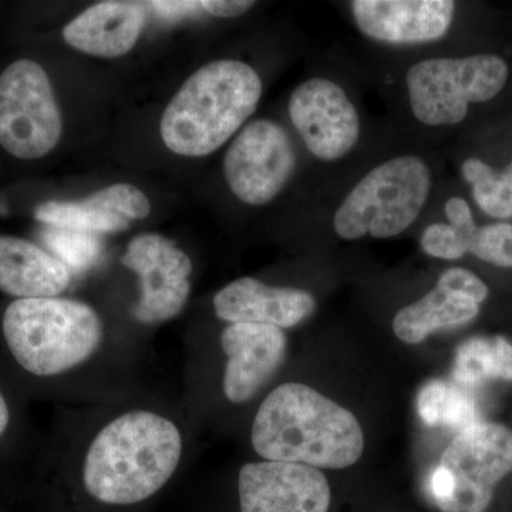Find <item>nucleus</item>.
<instances>
[{"label": "nucleus", "mask_w": 512, "mask_h": 512, "mask_svg": "<svg viewBox=\"0 0 512 512\" xmlns=\"http://www.w3.org/2000/svg\"><path fill=\"white\" fill-rule=\"evenodd\" d=\"M454 379L473 386L487 380H512V345L504 338H474L458 348Z\"/></svg>", "instance_id": "obj_20"}, {"label": "nucleus", "mask_w": 512, "mask_h": 512, "mask_svg": "<svg viewBox=\"0 0 512 512\" xmlns=\"http://www.w3.org/2000/svg\"><path fill=\"white\" fill-rule=\"evenodd\" d=\"M431 191L429 164L417 156L384 161L350 190L333 217L345 241L402 235L419 218Z\"/></svg>", "instance_id": "obj_5"}, {"label": "nucleus", "mask_w": 512, "mask_h": 512, "mask_svg": "<svg viewBox=\"0 0 512 512\" xmlns=\"http://www.w3.org/2000/svg\"><path fill=\"white\" fill-rule=\"evenodd\" d=\"M444 212H446L448 225L456 229L461 241L464 242V247L467 249L468 239L471 238V235L477 229L470 205L463 198L453 197L444 205Z\"/></svg>", "instance_id": "obj_27"}, {"label": "nucleus", "mask_w": 512, "mask_h": 512, "mask_svg": "<svg viewBox=\"0 0 512 512\" xmlns=\"http://www.w3.org/2000/svg\"><path fill=\"white\" fill-rule=\"evenodd\" d=\"M512 473V430L476 423L458 431L431 474L430 490L441 512H485L495 488Z\"/></svg>", "instance_id": "obj_6"}, {"label": "nucleus", "mask_w": 512, "mask_h": 512, "mask_svg": "<svg viewBox=\"0 0 512 512\" xmlns=\"http://www.w3.org/2000/svg\"><path fill=\"white\" fill-rule=\"evenodd\" d=\"M181 454L183 439L173 421L144 410L121 414L87 451L84 487L104 504L141 503L173 477Z\"/></svg>", "instance_id": "obj_2"}, {"label": "nucleus", "mask_w": 512, "mask_h": 512, "mask_svg": "<svg viewBox=\"0 0 512 512\" xmlns=\"http://www.w3.org/2000/svg\"><path fill=\"white\" fill-rule=\"evenodd\" d=\"M420 247L424 254L431 258L446 259V261H454L467 254L464 242L461 241L456 229L444 222L431 224L424 229L420 238Z\"/></svg>", "instance_id": "obj_25"}, {"label": "nucleus", "mask_w": 512, "mask_h": 512, "mask_svg": "<svg viewBox=\"0 0 512 512\" xmlns=\"http://www.w3.org/2000/svg\"><path fill=\"white\" fill-rule=\"evenodd\" d=\"M150 201L130 184H116L94 192L83 201H47L37 205L35 218L49 227L76 229L89 234L126 231L131 221L150 214Z\"/></svg>", "instance_id": "obj_15"}, {"label": "nucleus", "mask_w": 512, "mask_h": 512, "mask_svg": "<svg viewBox=\"0 0 512 512\" xmlns=\"http://www.w3.org/2000/svg\"><path fill=\"white\" fill-rule=\"evenodd\" d=\"M147 3H97L63 29L67 45L86 55L114 59L136 46L147 20Z\"/></svg>", "instance_id": "obj_17"}, {"label": "nucleus", "mask_w": 512, "mask_h": 512, "mask_svg": "<svg viewBox=\"0 0 512 512\" xmlns=\"http://www.w3.org/2000/svg\"><path fill=\"white\" fill-rule=\"evenodd\" d=\"M227 355L224 394L229 402L245 403L275 375L284 363V329L258 323H232L221 335Z\"/></svg>", "instance_id": "obj_14"}, {"label": "nucleus", "mask_w": 512, "mask_h": 512, "mask_svg": "<svg viewBox=\"0 0 512 512\" xmlns=\"http://www.w3.org/2000/svg\"><path fill=\"white\" fill-rule=\"evenodd\" d=\"M463 175L473 187L474 200L485 214L497 220H510L512 200L501 173L478 158H468L463 163Z\"/></svg>", "instance_id": "obj_21"}, {"label": "nucleus", "mask_w": 512, "mask_h": 512, "mask_svg": "<svg viewBox=\"0 0 512 512\" xmlns=\"http://www.w3.org/2000/svg\"><path fill=\"white\" fill-rule=\"evenodd\" d=\"M218 318L229 323H258L288 329L312 315L316 301L311 292L262 284L241 278L215 295Z\"/></svg>", "instance_id": "obj_16"}, {"label": "nucleus", "mask_w": 512, "mask_h": 512, "mask_svg": "<svg viewBox=\"0 0 512 512\" xmlns=\"http://www.w3.org/2000/svg\"><path fill=\"white\" fill-rule=\"evenodd\" d=\"M503 175V180L505 183V187H507L508 192H510L511 200H512V163L505 168Z\"/></svg>", "instance_id": "obj_31"}, {"label": "nucleus", "mask_w": 512, "mask_h": 512, "mask_svg": "<svg viewBox=\"0 0 512 512\" xmlns=\"http://www.w3.org/2000/svg\"><path fill=\"white\" fill-rule=\"evenodd\" d=\"M437 285L443 286L448 291L458 293V295L466 296L478 305L483 303L488 298V293H490V289L484 284V281H481L473 272L460 268V266L444 271L440 275Z\"/></svg>", "instance_id": "obj_26"}, {"label": "nucleus", "mask_w": 512, "mask_h": 512, "mask_svg": "<svg viewBox=\"0 0 512 512\" xmlns=\"http://www.w3.org/2000/svg\"><path fill=\"white\" fill-rule=\"evenodd\" d=\"M3 335L23 369L36 376H56L96 352L103 326L87 303L62 298L18 299L3 316Z\"/></svg>", "instance_id": "obj_4"}, {"label": "nucleus", "mask_w": 512, "mask_h": 512, "mask_svg": "<svg viewBox=\"0 0 512 512\" xmlns=\"http://www.w3.org/2000/svg\"><path fill=\"white\" fill-rule=\"evenodd\" d=\"M467 252L487 264L512 268V224H498L477 227L468 239Z\"/></svg>", "instance_id": "obj_23"}, {"label": "nucleus", "mask_w": 512, "mask_h": 512, "mask_svg": "<svg viewBox=\"0 0 512 512\" xmlns=\"http://www.w3.org/2000/svg\"><path fill=\"white\" fill-rule=\"evenodd\" d=\"M458 400V389L443 380H431L421 387L419 414L429 427L448 426Z\"/></svg>", "instance_id": "obj_24"}, {"label": "nucleus", "mask_w": 512, "mask_h": 512, "mask_svg": "<svg viewBox=\"0 0 512 512\" xmlns=\"http://www.w3.org/2000/svg\"><path fill=\"white\" fill-rule=\"evenodd\" d=\"M42 239L70 271H86L99 261L101 255L100 239L89 232L49 227L42 232Z\"/></svg>", "instance_id": "obj_22"}, {"label": "nucleus", "mask_w": 512, "mask_h": 512, "mask_svg": "<svg viewBox=\"0 0 512 512\" xmlns=\"http://www.w3.org/2000/svg\"><path fill=\"white\" fill-rule=\"evenodd\" d=\"M241 512H329L332 493L318 468L262 461L239 471Z\"/></svg>", "instance_id": "obj_12"}, {"label": "nucleus", "mask_w": 512, "mask_h": 512, "mask_svg": "<svg viewBox=\"0 0 512 512\" xmlns=\"http://www.w3.org/2000/svg\"><path fill=\"white\" fill-rule=\"evenodd\" d=\"M70 276L62 261L33 242L0 237V291L19 299L56 298Z\"/></svg>", "instance_id": "obj_18"}, {"label": "nucleus", "mask_w": 512, "mask_h": 512, "mask_svg": "<svg viewBox=\"0 0 512 512\" xmlns=\"http://www.w3.org/2000/svg\"><path fill=\"white\" fill-rule=\"evenodd\" d=\"M201 9L215 18H238L245 15L254 6L249 0H204L200 2Z\"/></svg>", "instance_id": "obj_28"}, {"label": "nucleus", "mask_w": 512, "mask_h": 512, "mask_svg": "<svg viewBox=\"0 0 512 512\" xmlns=\"http://www.w3.org/2000/svg\"><path fill=\"white\" fill-rule=\"evenodd\" d=\"M289 134L272 120H255L242 128L224 157L225 180L244 204L274 201L296 170Z\"/></svg>", "instance_id": "obj_9"}, {"label": "nucleus", "mask_w": 512, "mask_h": 512, "mask_svg": "<svg viewBox=\"0 0 512 512\" xmlns=\"http://www.w3.org/2000/svg\"><path fill=\"white\" fill-rule=\"evenodd\" d=\"M148 6L167 19L184 18L194 10L201 9L200 2H150Z\"/></svg>", "instance_id": "obj_29"}, {"label": "nucleus", "mask_w": 512, "mask_h": 512, "mask_svg": "<svg viewBox=\"0 0 512 512\" xmlns=\"http://www.w3.org/2000/svg\"><path fill=\"white\" fill-rule=\"evenodd\" d=\"M262 96L259 74L239 60H215L188 77L161 117L165 147L205 157L237 134Z\"/></svg>", "instance_id": "obj_3"}, {"label": "nucleus", "mask_w": 512, "mask_h": 512, "mask_svg": "<svg viewBox=\"0 0 512 512\" xmlns=\"http://www.w3.org/2000/svg\"><path fill=\"white\" fill-rule=\"evenodd\" d=\"M480 305L436 285L419 301L404 306L393 319L396 338L407 345H419L437 330L466 325L476 319Z\"/></svg>", "instance_id": "obj_19"}, {"label": "nucleus", "mask_w": 512, "mask_h": 512, "mask_svg": "<svg viewBox=\"0 0 512 512\" xmlns=\"http://www.w3.org/2000/svg\"><path fill=\"white\" fill-rule=\"evenodd\" d=\"M288 111L303 144L325 163L348 156L362 133L355 104L338 83L325 77L299 84L291 94Z\"/></svg>", "instance_id": "obj_10"}, {"label": "nucleus", "mask_w": 512, "mask_h": 512, "mask_svg": "<svg viewBox=\"0 0 512 512\" xmlns=\"http://www.w3.org/2000/svg\"><path fill=\"white\" fill-rule=\"evenodd\" d=\"M62 111L49 76L33 60H16L0 74V146L13 157L36 160L62 137Z\"/></svg>", "instance_id": "obj_8"}, {"label": "nucleus", "mask_w": 512, "mask_h": 512, "mask_svg": "<svg viewBox=\"0 0 512 512\" xmlns=\"http://www.w3.org/2000/svg\"><path fill=\"white\" fill-rule=\"evenodd\" d=\"M140 278V301L133 316L141 323L167 322L183 311L190 296V256L158 234L138 235L121 258Z\"/></svg>", "instance_id": "obj_11"}, {"label": "nucleus", "mask_w": 512, "mask_h": 512, "mask_svg": "<svg viewBox=\"0 0 512 512\" xmlns=\"http://www.w3.org/2000/svg\"><path fill=\"white\" fill-rule=\"evenodd\" d=\"M9 424V409L8 404H6L5 397L0 393V436H2L3 431L6 430Z\"/></svg>", "instance_id": "obj_30"}, {"label": "nucleus", "mask_w": 512, "mask_h": 512, "mask_svg": "<svg viewBox=\"0 0 512 512\" xmlns=\"http://www.w3.org/2000/svg\"><path fill=\"white\" fill-rule=\"evenodd\" d=\"M507 79L505 60L481 53L421 60L407 72L406 86L414 117L429 127H446L466 119L471 103L494 99Z\"/></svg>", "instance_id": "obj_7"}, {"label": "nucleus", "mask_w": 512, "mask_h": 512, "mask_svg": "<svg viewBox=\"0 0 512 512\" xmlns=\"http://www.w3.org/2000/svg\"><path fill=\"white\" fill-rule=\"evenodd\" d=\"M252 446L265 461L342 470L365 451L355 414L302 383H285L256 413Z\"/></svg>", "instance_id": "obj_1"}, {"label": "nucleus", "mask_w": 512, "mask_h": 512, "mask_svg": "<svg viewBox=\"0 0 512 512\" xmlns=\"http://www.w3.org/2000/svg\"><path fill=\"white\" fill-rule=\"evenodd\" d=\"M357 29L387 45H421L447 35L456 3L451 0H355Z\"/></svg>", "instance_id": "obj_13"}]
</instances>
